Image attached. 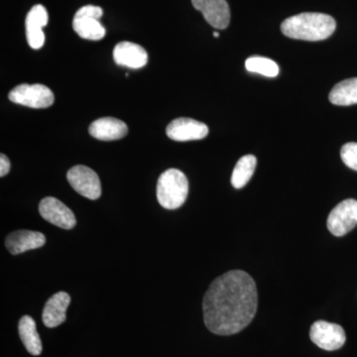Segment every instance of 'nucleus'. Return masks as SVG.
<instances>
[{
  "instance_id": "obj_1",
  "label": "nucleus",
  "mask_w": 357,
  "mask_h": 357,
  "mask_svg": "<svg viewBox=\"0 0 357 357\" xmlns=\"http://www.w3.org/2000/svg\"><path fill=\"white\" fill-rule=\"evenodd\" d=\"M257 307L255 280L243 270H231L218 277L206 291L203 301L204 324L215 335H236L252 321Z\"/></svg>"
},
{
  "instance_id": "obj_2",
  "label": "nucleus",
  "mask_w": 357,
  "mask_h": 357,
  "mask_svg": "<svg viewBox=\"0 0 357 357\" xmlns=\"http://www.w3.org/2000/svg\"><path fill=\"white\" fill-rule=\"evenodd\" d=\"M337 23L328 14L305 13L284 20L281 31L289 38L304 41H321L332 36Z\"/></svg>"
},
{
  "instance_id": "obj_3",
  "label": "nucleus",
  "mask_w": 357,
  "mask_h": 357,
  "mask_svg": "<svg viewBox=\"0 0 357 357\" xmlns=\"http://www.w3.org/2000/svg\"><path fill=\"white\" fill-rule=\"evenodd\" d=\"M189 194V182L178 169H169L159 177L157 199L167 210H176L184 204Z\"/></svg>"
},
{
  "instance_id": "obj_4",
  "label": "nucleus",
  "mask_w": 357,
  "mask_h": 357,
  "mask_svg": "<svg viewBox=\"0 0 357 357\" xmlns=\"http://www.w3.org/2000/svg\"><path fill=\"white\" fill-rule=\"evenodd\" d=\"M103 14L100 6H86L75 14L73 28L81 38L98 41L105 36V28L100 22Z\"/></svg>"
},
{
  "instance_id": "obj_5",
  "label": "nucleus",
  "mask_w": 357,
  "mask_h": 357,
  "mask_svg": "<svg viewBox=\"0 0 357 357\" xmlns=\"http://www.w3.org/2000/svg\"><path fill=\"white\" fill-rule=\"evenodd\" d=\"M8 98L14 103L31 109H47L55 100L53 91L40 84H20L9 93Z\"/></svg>"
},
{
  "instance_id": "obj_6",
  "label": "nucleus",
  "mask_w": 357,
  "mask_h": 357,
  "mask_svg": "<svg viewBox=\"0 0 357 357\" xmlns=\"http://www.w3.org/2000/svg\"><path fill=\"white\" fill-rule=\"evenodd\" d=\"M73 189L84 198L96 199L102 196V185L95 171L84 165L74 166L67 174Z\"/></svg>"
},
{
  "instance_id": "obj_7",
  "label": "nucleus",
  "mask_w": 357,
  "mask_h": 357,
  "mask_svg": "<svg viewBox=\"0 0 357 357\" xmlns=\"http://www.w3.org/2000/svg\"><path fill=\"white\" fill-rule=\"evenodd\" d=\"M357 225V201L344 199L337 204L328 218V229L335 236H344Z\"/></svg>"
},
{
  "instance_id": "obj_8",
  "label": "nucleus",
  "mask_w": 357,
  "mask_h": 357,
  "mask_svg": "<svg viewBox=\"0 0 357 357\" xmlns=\"http://www.w3.org/2000/svg\"><path fill=\"white\" fill-rule=\"evenodd\" d=\"M310 337L319 349L328 351L340 349L347 340L344 330L342 326L325 321H318L312 324Z\"/></svg>"
},
{
  "instance_id": "obj_9",
  "label": "nucleus",
  "mask_w": 357,
  "mask_h": 357,
  "mask_svg": "<svg viewBox=\"0 0 357 357\" xmlns=\"http://www.w3.org/2000/svg\"><path fill=\"white\" fill-rule=\"evenodd\" d=\"M39 213L47 222L63 229H72L77 220L70 208L53 197H47L39 204Z\"/></svg>"
},
{
  "instance_id": "obj_10",
  "label": "nucleus",
  "mask_w": 357,
  "mask_h": 357,
  "mask_svg": "<svg viewBox=\"0 0 357 357\" xmlns=\"http://www.w3.org/2000/svg\"><path fill=\"white\" fill-rule=\"evenodd\" d=\"M166 133L170 139L185 142V141L204 139L208 136V128L203 122L181 117L167 126Z\"/></svg>"
},
{
  "instance_id": "obj_11",
  "label": "nucleus",
  "mask_w": 357,
  "mask_h": 357,
  "mask_svg": "<svg viewBox=\"0 0 357 357\" xmlns=\"http://www.w3.org/2000/svg\"><path fill=\"white\" fill-rule=\"evenodd\" d=\"M192 3L215 29H225L229 25L230 10L225 0H192Z\"/></svg>"
},
{
  "instance_id": "obj_12",
  "label": "nucleus",
  "mask_w": 357,
  "mask_h": 357,
  "mask_svg": "<svg viewBox=\"0 0 357 357\" xmlns=\"http://www.w3.org/2000/svg\"><path fill=\"white\" fill-rule=\"evenodd\" d=\"M48 13L41 4L33 6L26 17V36L29 46L35 50L42 48L45 43L43 27L48 23Z\"/></svg>"
},
{
  "instance_id": "obj_13",
  "label": "nucleus",
  "mask_w": 357,
  "mask_h": 357,
  "mask_svg": "<svg viewBox=\"0 0 357 357\" xmlns=\"http://www.w3.org/2000/svg\"><path fill=\"white\" fill-rule=\"evenodd\" d=\"M114 59L117 65L136 70L147 65L148 54L140 45L124 41L115 46Z\"/></svg>"
},
{
  "instance_id": "obj_14",
  "label": "nucleus",
  "mask_w": 357,
  "mask_h": 357,
  "mask_svg": "<svg viewBox=\"0 0 357 357\" xmlns=\"http://www.w3.org/2000/svg\"><path fill=\"white\" fill-rule=\"evenodd\" d=\"M46 243V237L39 231L17 230L6 237L7 250L13 255H21L28 250L42 248Z\"/></svg>"
},
{
  "instance_id": "obj_15",
  "label": "nucleus",
  "mask_w": 357,
  "mask_h": 357,
  "mask_svg": "<svg viewBox=\"0 0 357 357\" xmlns=\"http://www.w3.org/2000/svg\"><path fill=\"white\" fill-rule=\"evenodd\" d=\"M70 297L66 292H58L47 301L42 314V321L47 328H57L67 319L68 307L70 306Z\"/></svg>"
},
{
  "instance_id": "obj_16",
  "label": "nucleus",
  "mask_w": 357,
  "mask_h": 357,
  "mask_svg": "<svg viewBox=\"0 0 357 357\" xmlns=\"http://www.w3.org/2000/svg\"><path fill=\"white\" fill-rule=\"evenodd\" d=\"M89 131L96 139L112 141L126 137L128 128L126 122L114 117H102L93 121L89 126Z\"/></svg>"
},
{
  "instance_id": "obj_17",
  "label": "nucleus",
  "mask_w": 357,
  "mask_h": 357,
  "mask_svg": "<svg viewBox=\"0 0 357 357\" xmlns=\"http://www.w3.org/2000/svg\"><path fill=\"white\" fill-rule=\"evenodd\" d=\"M18 332L25 349L32 356H40L42 352V342L37 333L36 323L30 316H24L20 319Z\"/></svg>"
},
{
  "instance_id": "obj_18",
  "label": "nucleus",
  "mask_w": 357,
  "mask_h": 357,
  "mask_svg": "<svg viewBox=\"0 0 357 357\" xmlns=\"http://www.w3.org/2000/svg\"><path fill=\"white\" fill-rule=\"evenodd\" d=\"M331 102L335 105H356L357 103V77L344 79L335 84L330 93Z\"/></svg>"
},
{
  "instance_id": "obj_19",
  "label": "nucleus",
  "mask_w": 357,
  "mask_h": 357,
  "mask_svg": "<svg viewBox=\"0 0 357 357\" xmlns=\"http://www.w3.org/2000/svg\"><path fill=\"white\" fill-rule=\"evenodd\" d=\"M257 160L253 155L241 157L234 167L231 176V184L236 189H241L248 184L255 174Z\"/></svg>"
},
{
  "instance_id": "obj_20",
  "label": "nucleus",
  "mask_w": 357,
  "mask_h": 357,
  "mask_svg": "<svg viewBox=\"0 0 357 357\" xmlns=\"http://www.w3.org/2000/svg\"><path fill=\"white\" fill-rule=\"evenodd\" d=\"M245 68L248 72L256 73L265 77H275L279 74L278 65L273 60L259 56L248 59Z\"/></svg>"
},
{
  "instance_id": "obj_21",
  "label": "nucleus",
  "mask_w": 357,
  "mask_h": 357,
  "mask_svg": "<svg viewBox=\"0 0 357 357\" xmlns=\"http://www.w3.org/2000/svg\"><path fill=\"white\" fill-rule=\"evenodd\" d=\"M340 157L345 165L357 171V143L349 142L344 144L340 150Z\"/></svg>"
},
{
  "instance_id": "obj_22",
  "label": "nucleus",
  "mask_w": 357,
  "mask_h": 357,
  "mask_svg": "<svg viewBox=\"0 0 357 357\" xmlns=\"http://www.w3.org/2000/svg\"><path fill=\"white\" fill-rule=\"evenodd\" d=\"M10 162L6 155H0V177H4L10 171Z\"/></svg>"
},
{
  "instance_id": "obj_23",
  "label": "nucleus",
  "mask_w": 357,
  "mask_h": 357,
  "mask_svg": "<svg viewBox=\"0 0 357 357\" xmlns=\"http://www.w3.org/2000/svg\"><path fill=\"white\" fill-rule=\"evenodd\" d=\"M213 36L217 37V38H218V37H220V33L213 32Z\"/></svg>"
}]
</instances>
